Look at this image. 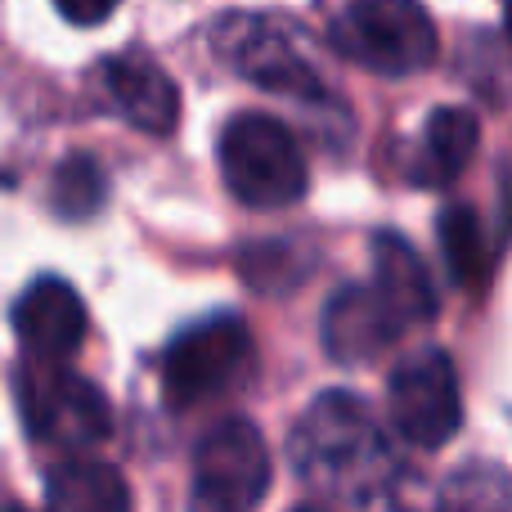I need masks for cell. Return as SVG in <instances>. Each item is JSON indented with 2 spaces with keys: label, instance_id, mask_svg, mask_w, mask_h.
I'll use <instances>...</instances> for the list:
<instances>
[{
  "label": "cell",
  "instance_id": "cell-19",
  "mask_svg": "<svg viewBox=\"0 0 512 512\" xmlns=\"http://www.w3.org/2000/svg\"><path fill=\"white\" fill-rule=\"evenodd\" d=\"M292 512H328V508H319V504H301V508H292Z\"/></svg>",
  "mask_w": 512,
  "mask_h": 512
},
{
  "label": "cell",
  "instance_id": "cell-20",
  "mask_svg": "<svg viewBox=\"0 0 512 512\" xmlns=\"http://www.w3.org/2000/svg\"><path fill=\"white\" fill-rule=\"evenodd\" d=\"M9 512H27V508L23 504H9Z\"/></svg>",
  "mask_w": 512,
  "mask_h": 512
},
{
  "label": "cell",
  "instance_id": "cell-17",
  "mask_svg": "<svg viewBox=\"0 0 512 512\" xmlns=\"http://www.w3.org/2000/svg\"><path fill=\"white\" fill-rule=\"evenodd\" d=\"M104 194H108V180H104V171H99L95 158L72 153V158L59 162L54 185H50V203H54L59 216H68V221H86V216H95L99 207H104Z\"/></svg>",
  "mask_w": 512,
  "mask_h": 512
},
{
  "label": "cell",
  "instance_id": "cell-5",
  "mask_svg": "<svg viewBox=\"0 0 512 512\" xmlns=\"http://www.w3.org/2000/svg\"><path fill=\"white\" fill-rule=\"evenodd\" d=\"M14 396L23 409L27 432L41 445L54 450H90L113 432V414H108L104 391L90 378L63 369V364L23 360L14 378Z\"/></svg>",
  "mask_w": 512,
  "mask_h": 512
},
{
  "label": "cell",
  "instance_id": "cell-8",
  "mask_svg": "<svg viewBox=\"0 0 512 512\" xmlns=\"http://www.w3.org/2000/svg\"><path fill=\"white\" fill-rule=\"evenodd\" d=\"M387 405L391 423L418 450H441L463 423V391L454 360L436 346L409 355L396 364L387 382Z\"/></svg>",
  "mask_w": 512,
  "mask_h": 512
},
{
  "label": "cell",
  "instance_id": "cell-2",
  "mask_svg": "<svg viewBox=\"0 0 512 512\" xmlns=\"http://www.w3.org/2000/svg\"><path fill=\"white\" fill-rule=\"evenodd\" d=\"M328 41L342 59L378 72V77H414L432 68L436 27L418 0H333Z\"/></svg>",
  "mask_w": 512,
  "mask_h": 512
},
{
  "label": "cell",
  "instance_id": "cell-9",
  "mask_svg": "<svg viewBox=\"0 0 512 512\" xmlns=\"http://www.w3.org/2000/svg\"><path fill=\"white\" fill-rule=\"evenodd\" d=\"M14 333L23 346V360L68 364L86 337V306H81L77 288H68L54 274L27 283L14 306Z\"/></svg>",
  "mask_w": 512,
  "mask_h": 512
},
{
  "label": "cell",
  "instance_id": "cell-14",
  "mask_svg": "<svg viewBox=\"0 0 512 512\" xmlns=\"http://www.w3.org/2000/svg\"><path fill=\"white\" fill-rule=\"evenodd\" d=\"M50 512H131V486L122 472L95 459H63L45 472Z\"/></svg>",
  "mask_w": 512,
  "mask_h": 512
},
{
  "label": "cell",
  "instance_id": "cell-3",
  "mask_svg": "<svg viewBox=\"0 0 512 512\" xmlns=\"http://www.w3.org/2000/svg\"><path fill=\"white\" fill-rule=\"evenodd\" d=\"M221 176L225 189L252 212H279L306 194V158L279 117L239 113L221 131Z\"/></svg>",
  "mask_w": 512,
  "mask_h": 512
},
{
  "label": "cell",
  "instance_id": "cell-16",
  "mask_svg": "<svg viewBox=\"0 0 512 512\" xmlns=\"http://www.w3.org/2000/svg\"><path fill=\"white\" fill-rule=\"evenodd\" d=\"M441 248L450 261V274L459 288L481 292L490 279V248H486V230H481L472 207H445L441 212Z\"/></svg>",
  "mask_w": 512,
  "mask_h": 512
},
{
  "label": "cell",
  "instance_id": "cell-12",
  "mask_svg": "<svg viewBox=\"0 0 512 512\" xmlns=\"http://www.w3.org/2000/svg\"><path fill=\"white\" fill-rule=\"evenodd\" d=\"M373 288L382 292L391 310L405 319V328H418L436 319V288L423 256L409 248L400 234H378L373 239Z\"/></svg>",
  "mask_w": 512,
  "mask_h": 512
},
{
  "label": "cell",
  "instance_id": "cell-7",
  "mask_svg": "<svg viewBox=\"0 0 512 512\" xmlns=\"http://www.w3.org/2000/svg\"><path fill=\"white\" fill-rule=\"evenodd\" d=\"M216 45L230 59V68L239 77H248L252 86L270 90V95H288V99H324V77L310 63L306 41L292 23L265 14H234L221 23Z\"/></svg>",
  "mask_w": 512,
  "mask_h": 512
},
{
  "label": "cell",
  "instance_id": "cell-21",
  "mask_svg": "<svg viewBox=\"0 0 512 512\" xmlns=\"http://www.w3.org/2000/svg\"><path fill=\"white\" fill-rule=\"evenodd\" d=\"M508 32H512V0H508Z\"/></svg>",
  "mask_w": 512,
  "mask_h": 512
},
{
  "label": "cell",
  "instance_id": "cell-13",
  "mask_svg": "<svg viewBox=\"0 0 512 512\" xmlns=\"http://www.w3.org/2000/svg\"><path fill=\"white\" fill-rule=\"evenodd\" d=\"M477 140H481V126L468 108H459V104L436 108L423 122L418 149H414V158H409V176H414L418 185H450L472 162Z\"/></svg>",
  "mask_w": 512,
  "mask_h": 512
},
{
  "label": "cell",
  "instance_id": "cell-6",
  "mask_svg": "<svg viewBox=\"0 0 512 512\" xmlns=\"http://www.w3.org/2000/svg\"><path fill=\"white\" fill-rule=\"evenodd\" d=\"M270 490V450L248 418H225L203 436L189 481V512H256Z\"/></svg>",
  "mask_w": 512,
  "mask_h": 512
},
{
  "label": "cell",
  "instance_id": "cell-1",
  "mask_svg": "<svg viewBox=\"0 0 512 512\" xmlns=\"http://www.w3.org/2000/svg\"><path fill=\"white\" fill-rule=\"evenodd\" d=\"M288 459L310 490L337 499H369L396 472L378 423L351 391H328L297 418L288 436Z\"/></svg>",
  "mask_w": 512,
  "mask_h": 512
},
{
  "label": "cell",
  "instance_id": "cell-15",
  "mask_svg": "<svg viewBox=\"0 0 512 512\" xmlns=\"http://www.w3.org/2000/svg\"><path fill=\"white\" fill-rule=\"evenodd\" d=\"M436 512H512V472L490 459H472L445 477Z\"/></svg>",
  "mask_w": 512,
  "mask_h": 512
},
{
  "label": "cell",
  "instance_id": "cell-10",
  "mask_svg": "<svg viewBox=\"0 0 512 512\" xmlns=\"http://www.w3.org/2000/svg\"><path fill=\"white\" fill-rule=\"evenodd\" d=\"M405 333V319L382 301V292L373 283H346V288L333 292V301L324 310V346L342 364L378 360Z\"/></svg>",
  "mask_w": 512,
  "mask_h": 512
},
{
  "label": "cell",
  "instance_id": "cell-4",
  "mask_svg": "<svg viewBox=\"0 0 512 512\" xmlns=\"http://www.w3.org/2000/svg\"><path fill=\"white\" fill-rule=\"evenodd\" d=\"M256 364L252 333L239 315H207L180 328L162 355V396L171 409L221 400L248 382Z\"/></svg>",
  "mask_w": 512,
  "mask_h": 512
},
{
  "label": "cell",
  "instance_id": "cell-11",
  "mask_svg": "<svg viewBox=\"0 0 512 512\" xmlns=\"http://www.w3.org/2000/svg\"><path fill=\"white\" fill-rule=\"evenodd\" d=\"M99 81L104 95L135 131L144 135H171L180 122V90L149 54H113L99 63Z\"/></svg>",
  "mask_w": 512,
  "mask_h": 512
},
{
  "label": "cell",
  "instance_id": "cell-18",
  "mask_svg": "<svg viewBox=\"0 0 512 512\" xmlns=\"http://www.w3.org/2000/svg\"><path fill=\"white\" fill-rule=\"evenodd\" d=\"M117 5H122V0H54V9L77 27H99Z\"/></svg>",
  "mask_w": 512,
  "mask_h": 512
}]
</instances>
